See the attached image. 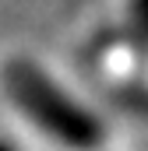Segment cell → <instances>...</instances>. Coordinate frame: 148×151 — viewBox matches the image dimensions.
Returning <instances> with one entry per match:
<instances>
[{"instance_id":"2","label":"cell","mask_w":148,"mask_h":151,"mask_svg":"<svg viewBox=\"0 0 148 151\" xmlns=\"http://www.w3.org/2000/svg\"><path fill=\"white\" fill-rule=\"evenodd\" d=\"M131 25L148 35V0H131Z\"/></svg>"},{"instance_id":"1","label":"cell","mask_w":148,"mask_h":151,"mask_svg":"<svg viewBox=\"0 0 148 151\" xmlns=\"http://www.w3.org/2000/svg\"><path fill=\"white\" fill-rule=\"evenodd\" d=\"M4 84H7L14 106L28 116L42 134H49L53 141H60L67 148H78V151H88L102 141L99 119L88 109H81L71 95H64L36 63L11 60L4 67Z\"/></svg>"},{"instance_id":"3","label":"cell","mask_w":148,"mask_h":151,"mask_svg":"<svg viewBox=\"0 0 148 151\" xmlns=\"http://www.w3.org/2000/svg\"><path fill=\"white\" fill-rule=\"evenodd\" d=\"M0 151H14V148H11V144H4V141H0Z\"/></svg>"}]
</instances>
